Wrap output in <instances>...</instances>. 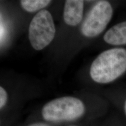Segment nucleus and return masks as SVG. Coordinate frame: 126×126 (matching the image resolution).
<instances>
[{
  "instance_id": "obj_2",
  "label": "nucleus",
  "mask_w": 126,
  "mask_h": 126,
  "mask_svg": "<svg viewBox=\"0 0 126 126\" xmlns=\"http://www.w3.org/2000/svg\"><path fill=\"white\" fill-rule=\"evenodd\" d=\"M85 111V105L80 99L75 97L64 96L46 104L42 109V114L46 120L61 122L78 119Z\"/></svg>"
},
{
  "instance_id": "obj_4",
  "label": "nucleus",
  "mask_w": 126,
  "mask_h": 126,
  "mask_svg": "<svg viewBox=\"0 0 126 126\" xmlns=\"http://www.w3.org/2000/svg\"><path fill=\"white\" fill-rule=\"evenodd\" d=\"M113 15V8L107 1H100L93 7L81 26V33L87 37H94L103 32Z\"/></svg>"
},
{
  "instance_id": "obj_5",
  "label": "nucleus",
  "mask_w": 126,
  "mask_h": 126,
  "mask_svg": "<svg viewBox=\"0 0 126 126\" xmlns=\"http://www.w3.org/2000/svg\"><path fill=\"white\" fill-rule=\"evenodd\" d=\"M83 1L81 0L65 1L63 17L66 24L71 26L79 24L83 17Z\"/></svg>"
},
{
  "instance_id": "obj_8",
  "label": "nucleus",
  "mask_w": 126,
  "mask_h": 126,
  "mask_svg": "<svg viewBox=\"0 0 126 126\" xmlns=\"http://www.w3.org/2000/svg\"><path fill=\"white\" fill-rule=\"evenodd\" d=\"M8 100V94L7 91L2 86L0 87V108L2 109L5 106Z\"/></svg>"
},
{
  "instance_id": "obj_6",
  "label": "nucleus",
  "mask_w": 126,
  "mask_h": 126,
  "mask_svg": "<svg viewBox=\"0 0 126 126\" xmlns=\"http://www.w3.org/2000/svg\"><path fill=\"white\" fill-rule=\"evenodd\" d=\"M103 39L107 43L110 45H126V21L111 27L106 32Z\"/></svg>"
},
{
  "instance_id": "obj_7",
  "label": "nucleus",
  "mask_w": 126,
  "mask_h": 126,
  "mask_svg": "<svg viewBox=\"0 0 126 126\" xmlns=\"http://www.w3.org/2000/svg\"><path fill=\"white\" fill-rule=\"evenodd\" d=\"M49 0H22L20 5L25 11L28 12H34L37 11L43 10L50 4Z\"/></svg>"
},
{
  "instance_id": "obj_9",
  "label": "nucleus",
  "mask_w": 126,
  "mask_h": 126,
  "mask_svg": "<svg viewBox=\"0 0 126 126\" xmlns=\"http://www.w3.org/2000/svg\"><path fill=\"white\" fill-rule=\"evenodd\" d=\"M28 126H50L47 124L43 123H36L30 124V125Z\"/></svg>"
},
{
  "instance_id": "obj_3",
  "label": "nucleus",
  "mask_w": 126,
  "mask_h": 126,
  "mask_svg": "<svg viewBox=\"0 0 126 126\" xmlns=\"http://www.w3.org/2000/svg\"><path fill=\"white\" fill-rule=\"evenodd\" d=\"M55 34L56 28L51 13L46 9L37 12L29 27V39L33 48L43 50L53 41Z\"/></svg>"
},
{
  "instance_id": "obj_10",
  "label": "nucleus",
  "mask_w": 126,
  "mask_h": 126,
  "mask_svg": "<svg viewBox=\"0 0 126 126\" xmlns=\"http://www.w3.org/2000/svg\"><path fill=\"white\" fill-rule=\"evenodd\" d=\"M124 109H125V112L126 113V103H125V105H124Z\"/></svg>"
},
{
  "instance_id": "obj_1",
  "label": "nucleus",
  "mask_w": 126,
  "mask_h": 126,
  "mask_svg": "<svg viewBox=\"0 0 126 126\" xmlns=\"http://www.w3.org/2000/svg\"><path fill=\"white\" fill-rule=\"evenodd\" d=\"M126 71V50L114 48L102 52L94 59L90 68V75L99 83L111 82Z\"/></svg>"
}]
</instances>
